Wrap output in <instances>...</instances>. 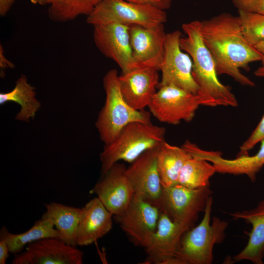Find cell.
<instances>
[{"instance_id": "d6a6232c", "label": "cell", "mask_w": 264, "mask_h": 264, "mask_svg": "<svg viewBox=\"0 0 264 264\" xmlns=\"http://www.w3.org/2000/svg\"><path fill=\"white\" fill-rule=\"evenodd\" d=\"M15 0H0V15L5 16L11 9Z\"/></svg>"}, {"instance_id": "9c48e42d", "label": "cell", "mask_w": 264, "mask_h": 264, "mask_svg": "<svg viewBox=\"0 0 264 264\" xmlns=\"http://www.w3.org/2000/svg\"><path fill=\"white\" fill-rule=\"evenodd\" d=\"M178 30L167 33L164 55L160 70L159 88L173 85L198 94L199 88L192 75L193 62L190 55L181 49Z\"/></svg>"}, {"instance_id": "f1b7e54d", "label": "cell", "mask_w": 264, "mask_h": 264, "mask_svg": "<svg viewBox=\"0 0 264 264\" xmlns=\"http://www.w3.org/2000/svg\"><path fill=\"white\" fill-rule=\"evenodd\" d=\"M238 10L264 15V0H232Z\"/></svg>"}, {"instance_id": "836d02e7", "label": "cell", "mask_w": 264, "mask_h": 264, "mask_svg": "<svg viewBox=\"0 0 264 264\" xmlns=\"http://www.w3.org/2000/svg\"><path fill=\"white\" fill-rule=\"evenodd\" d=\"M254 74L258 77L264 78V65H262L254 72Z\"/></svg>"}, {"instance_id": "6da1fadb", "label": "cell", "mask_w": 264, "mask_h": 264, "mask_svg": "<svg viewBox=\"0 0 264 264\" xmlns=\"http://www.w3.org/2000/svg\"><path fill=\"white\" fill-rule=\"evenodd\" d=\"M200 32L214 60L218 75L226 74L242 86H256L240 68L248 71L249 64L262 62L264 57L245 39L238 16L222 13L200 21Z\"/></svg>"}, {"instance_id": "d4e9b609", "label": "cell", "mask_w": 264, "mask_h": 264, "mask_svg": "<svg viewBox=\"0 0 264 264\" xmlns=\"http://www.w3.org/2000/svg\"><path fill=\"white\" fill-rule=\"evenodd\" d=\"M216 173L212 163L191 155L182 166L178 184L193 189L210 186L209 180Z\"/></svg>"}, {"instance_id": "ffe728a7", "label": "cell", "mask_w": 264, "mask_h": 264, "mask_svg": "<svg viewBox=\"0 0 264 264\" xmlns=\"http://www.w3.org/2000/svg\"><path fill=\"white\" fill-rule=\"evenodd\" d=\"M233 220H243L252 229L245 246L233 257V262L246 260L254 264H263L264 259V199L254 208L231 213Z\"/></svg>"}, {"instance_id": "e575fe53", "label": "cell", "mask_w": 264, "mask_h": 264, "mask_svg": "<svg viewBox=\"0 0 264 264\" xmlns=\"http://www.w3.org/2000/svg\"><path fill=\"white\" fill-rule=\"evenodd\" d=\"M254 46L264 57V41ZM262 64L264 65V60L262 62Z\"/></svg>"}, {"instance_id": "2e32d148", "label": "cell", "mask_w": 264, "mask_h": 264, "mask_svg": "<svg viewBox=\"0 0 264 264\" xmlns=\"http://www.w3.org/2000/svg\"><path fill=\"white\" fill-rule=\"evenodd\" d=\"M260 143V149L256 154L238 156L233 159L223 158L222 153L219 151L203 150L188 140L182 147L191 155L199 157L212 163L216 173L233 175H244L254 182L257 174L264 166V139Z\"/></svg>"}, {"instance_id": "7402d4cb", "label": "cell", "mask_w": 264, "mask_h": 264, "mask_svg": "<svg viewBox=\"0 0 264 264\" xmlns=\"http://www.w3.org/2000/svg\"><path fill=\"white\" fill-rule=\"evenodd\" d=\"M47 238L59 239L60 233L50 220L42 217L29 230L22 233L12 234L5 226L0 230V240L7 243L10 252L14 255L21 253L26 245Z\"/></svg>"}, {"instance_id": "5b68a950", "label": "cell", "mask_w": 264, "mask_h": 264, "mask_svg": "<svg viewBox=\"0 0 264 264\" xmlns=\"http://www.w3.org/2000/svg\"><path fill=\"white\" fill-rule=\"evenodd\" d=\"M118 77L117 70L112 69L107 72L103 80L106 100L95 126L105 145L111 142L130 123L151 122L150 111L136 110L125 101L120 89Z\"/></svg>"}, {"instance_id": "e0dca14e", "label": "cell", "mask_w": 264, "mask_h": 264, "mask_svg": "<svg viewBox=\"0 0 264 264\" xmlns=\"http://www.w3.org/2000/svg\"><path fill=\"white\" fill-rule=\"evenodd\" d=\"M191 228L173 220L161 211L156 230L145 248L147 255L145 263L169 264L177 253L182 235Z\"/></svg>"}, {"instance_id": "4fadbf2b", "label": "cell", "mask_w": 264, "mask_h": 264, "mask_svg": "<svg viewBox=\"0 0 264 264\" xmlns=\"http://www.w3.org/2000/svg\"><path fill=\"white\" fill-rule=\"evenodd\" d=\"M83 252L55 238L28 244L25 250L14 255L12 264H82Z\"/></svg>"}, {"instance_id": "277c9868", "label": "cell", "mask_w": 264, "mask_h": 264, "mask_svg": "<svg viewBox=\"0 0 264 264\" xmlns=\"http://www.w3.org/2000/svg\"><path fill=\"white\" fill-rule=\"evenodd\" d=\"M213 198L210 196L199 223L182 235L173 264H211L213 248L222 243L226 236L228 222L217 217L211 222Z\"/></svg>"}, {"instance_id": "1f68e13d", "label": "cell", "mask_w": 264, "mask_h": 264, "mask_svg": "<svg viewBox=\"0 0 264 264\" xmlns=\"http://www.w3.org/2000/svg\"><path fill=\"white\" fill-rule=\"evenodd\" d=\"M10 252L7 243L0 240V264H5Z\"/></svg>"}, {"instance_id": "cb8c5ba5", "label": "cell", "mask_w": 264, "mask_h": 264, "mask_svg": "<svg viewBox=\"0 0 264 264\" xmlns=\"http://www.w3.org/2000/svg\"><path fill=\"white\" fill-rule=\"evenodd\" d=\"M36 95L35 88L28 82L26 76L22 74L12 90L0 93V104L2 105L8 102L18 103L21 109L16 115V119L29 122L34 118L41 107Z\"/></svg>"}, {"instance_id": "9a60e30c", "label": "cell", "mask_w": 264, "mask_h": 264, "mask_svg": "<svg viewBox=\"0 0 264 264\" xmlns=\"http://www.w3.org/2000/svg\"><path fill=\"white\" fill-rule=\"evenodd\" d=\"M125 166L114 164L91 190L107 210L115 217L127 209L134 194L126 174Z\"/></svg>"}, {"instance_id": "603a6c76", "label": "cell", "mask_w": 264, "mask_h": 264, "mask_svg": "<svg viewBox=\"0 0 264 264\" xmlns=\"http://www.w3.org/2000/svg\"><path fill=\"white\" fill-rule=\"evenodd\" d=\"M191 156L183 148L164 141L159 146L157 166L163 187L178 184L179 174L185 161Z\"/></svg>"}, {"instance_id": "44dd1931", "label": "cell", "mask_w": 264, "mask_h": 264, "mask_svg": "<svg viewBox=\"0 0 264 264\" xmlns=\"http://www.w3.org/2000/svg\"><path fill=\"white\" fill-rule=\"evenodd\" d=\"M46 211L42 217L50 220L60 233V240L65 243L77 246L78 227L81 208L57 202L45 203Z\"/></svg>"}, {"instance_id": "7c38bea8", "label": "cell", "mask_w": 264, "mask_h": 264, "mask_svg": "<svg viewBox=\"0 0 264 264\" xmlns=\"http://www.w3.org/2000/svg\"><path fill=\"white\" fill-rule=\"evenodd\" d=\"M130 44L137 68L160 70L167 33L163 24L152 27L129 26Z\"/></svg>"}, {"instance_id": "7a4b0ae2", "label": "cell", "mask_w": 264, "mask_h": 264, "mask_svg": "<svg viewBox=\"0 0 264 264\" xmlns=\"http://www.w3.org/2000/svg\"><path fill=\"white\" fill-rule=\"evenodd\" d=\"M182 29L186 36L180 38V46L192 60V75L199 88L198 95L201 105L238 107V100L230 87L222 84L218 78L214 60L201 37L200 21L183 23Z\"/></svg>"}, {"instance_id": "8992f818", "label": "cell", "mask_w": 264, "mask_h": 264, "mask_svg": "<svg viewBox=\"0 0 264 264\" xmlns=\"http://www.w3.org/2000/svg\"><path fill=\"white\" fill-rule=\"evenodd\" d=\"M167 19L165 11L152 6L126 0H101L87 16L86 22L93 26L117 23L152 27L164 24Z\"/></svg>"}, {"instance_id": "5bb4252c", "label": "cell", "mask_w": 264, "mask_h": 264, "mask_svg": "<svg viewBox=\"0 0 264 264\" xmlns=\"http://www.w3.org/2000/svg\"><path fill=\"white\" fill-rule=\"evenodd\" d=\"M159 146L141 154L126 168L125 174L133 188L134 194L159 207L163 187L157 166Z\"/></svg>"}, {"instance_id": "83f0119b", "label": "cell", "mask_w": 264, "mask_h": 264, "mask_svg": "<svg viewBox=\"0 0 264 264\" xmlns=\"http://www.w3.org/2000/svg\"><path fill=\"white\" fill-rule=\"evenodd\" d=\"M264 139V114L251 134L240 147L237 157L248 155V152Z\"/></svg>"}, {"instance_id": "ba28073f", "label": "cell", "mask_w": 264, "mask_h": 264, "mask_svg": "<svg viewBox=\"0 0 264 264\" xmlns=\"http://www.w3.org/2000/svg\"><path fill=\"white\" fill-rule=\"evenodd\" d=\"M158 89L148 107L152 115L160 122L174 125L193 120L201 105L198 94L173 85Z\"/></svg>"}, {"instance_id": "30bf717a", "label": "cell", "mask_w": 264, "mask_h": 264, "mask_svg": "<svg viewBox=\"0 0 264 264\" xmlns=\"http://www.w3.org/2000/svg\"><path fill=\"white\" fill-rule=\"evenodd\" d=\"M160 213L158 206L134 194L127 209L116 217L135 245L145 248L156 230Z\"/></svg>"}, {"instance_id": "ac0fdd59", "label": "cell", "mask_w": 264, "mask_h": 264, "mask_svg": "<svg viewBox=\"0 0 264 264\" xmlns=\"http://www.w3.org/2000/svg\"><path fill=\"white\" fill-rule=\"evenodd\" d=\"M158 71L151 68H136L119 76L122 95L133 109L142 110L149 107L159 83Z\"/></svg>"}, {"instance_id": "8fae6325", "label": "cell", "mask_w": 264, "mask_h": 264, "mask_svg": "<svg viewBox=\"0 0 264 264\" xmlns=\"http://www.w3.org/2000/svg\"><path fill=\"white\" fill-rule=\"evenodd\" d=\"M93 38L98 49L115 62L125 73L136 68L130 44L129 26L117 23L93 26Z\"/></svg>"}, {"instance_id": "52a82bcc", "label": "cell", "mask_w": 264, "mask_h": 264, "mask_svg": "<svg viewBox=\"0 0 264 264\" xmlns=\"http://www.w3.org/2000/svg\"><path fill=\"white\" fill-rule=\"evenodd\" d=\"M212 193L210 186L196 189L179 184L163 187L159 208L173 220L192 227Z\"/></svg>"}, {"instance_id": "d6986e66", "label": "cell", "mask_w": 264, "mask_h": 264, "mask_svg": "<svg viewBox=\"0 0 264 264\" xmlns=\"http://www.w3.org/2000/svg\"><path fill=\"white\" fill-rule=\"evenodd\" d=\"M112 216L98 197L91 199L81 208L77 245H90L109 233L112 226Z\"/></svg>"}, {"instance_id": "4316f807", "label": "cell", "mask_w": 264, "mask_h": 264, "mask_svg": "<svg viewBox=\"0 0 264 264\" xmlns=\"http://www.w3.org/2000/svg\"><path fill=\"white\" fill-rule=\"evenodd\" d=\"M241 30L246 41L253 46L264 41V15L238 10Z\"/></svg>"}, {"instance_id": "4dcf8cb0", "label": "cell", "mask_w": 264, "mask_h": 264, "mask_svg": "<svg viewBox=\"0 0 264 264\" xmlns=\"http://www.w3.org/2000/svg\"><path fill=\"white\" fill-rule=\"evenodd\" d=\"M14 67V65L9 61L5 57L4 54V51L1 45H0V76L3 77L4 71L6 69L12 68Z\"/></svg>"}, {"instance_id": "f546056e", "label": "cell", "mask_w": 264, "mask_h": 264, "mask_svg": "<svg viewBox=\"0 0 264 264\" xmlns=\"http://www.w3.org/2000/svg\"><path fill=\"white\" fill-rule=\"evenodd\" d=\"M127 1L153 6L165 11L170 8L173 0H126Z\"/></svg>"}, {"instance_id": "d590c367", "label": "cell", "mask_w": 264, "mask_h": 264, "mask_svg": "<svg viewBox=\"0 0 264 264\" xmlns=\"http://www.w3.org/2000/svg\"><path fill=\"white\" fill-rule=\"evenodd\" d=\"M50 0H30L32 3L34 4L46 5L48 4Z\"/></svg>"}, {"instance_id": "484cf974", "label": "cell", "mask_w": 264, "mask_h": 264, "mask_svg": "<svg viewBox=\"0 0 264 264\" xmlns=\"http://www.w3.org/2000/svg\"><path fill=\"white\" fill-rule=\"evenodd\" d=\"M101 0H50L49 19L56 22L73 21L81 15H88Z\"/></svg>"}, {"instance_id": "3957f363", "label": "cell", "mask_w": 264, "mask_h": 264, "mask_svg": "<svg viewBox=\"0 0 264 264\" xmlns=\"http://www.w3.org/2000/svg\"><path fill=\"white\" fill-rule=\"evenodd\" d=\"M164 127L149 123L128 124L100 154L102 176L120 160L132 163L145 151L159 146L165 140Z\"/></svg>"}]
</instances>
